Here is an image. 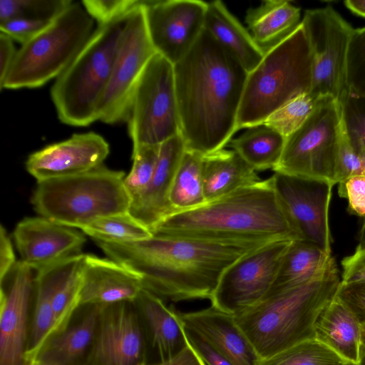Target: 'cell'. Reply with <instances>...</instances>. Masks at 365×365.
Here are the masks:
<instances>
[{"mask_svg":"<svg viewBox=\"0 0 365 365\" xmlns=\"http://www.w3.org/2000/svg\"><path fill=\"white\" fill-rule=\"evenodd\" d=\"M143 1L125 19L110 80L98 107V120L107 124L127 121L136 84L156 53L146 26Z\"/></svg>","mask_w":365,"mask_h":365,"instance_id":"12","label":"cell"},{"mask_svg":"<svg viewBox=\"0 0 365 365\" xmlns=\"http://www.w3.org/2000/svg\"><path fill=\"white\" fill-rule=\"evenodd\" d=\"M182 327L187 341L206 365H233L205 338L183 324Z\"/></svg>","mask_w":365,"mask_h":365,"instance_id":"46","label":"cell"},{"mask_svg":"<svg viewBox=\"0 0 365 365\" xmlns=\"http://www.w3.org/2000/svg\"><path fill=\"white\" fill-rule=\"evenodd\" d=\"M94 22L81 3L73 1L17 50L1 90L36 88L56 79L93 33Z\"/></svg>","mask_w":365,"mask_h":365,"instance_id":"8","label":"cell"},{"mask_svg":"<svg viewBox=\"0 0 365 365\" xmlns=\"http://www.w3.org/2000/svg\"><path fill=\"white\" fill-rule=\"evenodd\" d=\"M182 324L205 338L233 365H259L260 358L233 315L210 306L180 313Z\"/></svg>","mask_w":365,"mask_h":365,"instance_id":"22","label":"cell"},{"mask_svg":"<svg viewBox=\"0 0 365 365\" xmlns=\"http://www.w3.org/2000/svg\"><path fill=\"white\" fill-rule=\"evenodd\" d=\"M338 194L348 201V212L365 217V175H356L338 183Z\"/></svg>","mask_w":365,"mask_h":365,"instance_id":"42","label":"cell"},{"mask_svg":"<svg viewBox=\"0 0 365 365\" xmlns=\"http://www.w3.org/2000/svg\"><path fill=\"white\" fill-rule=\"evenodd\" d=\"M85 235L41 216L22 219L13 232L20 261L35 272L81 254Z\"/></svg>","mask_w":365,"mask_h":365,"instance_id":"18","label":"cell"},{"mask_svg":"<svg viewBox=\"0 0 365 365\" xmlns=\"http://www.w3.org/2000/svg\"><path fill=\"white\" fill-rule=\"evenodd\" d=\"M123 171L105 165L76 175L37 182L31 202L38 216L81 230L99 218L129 212Z\"/></svg>","mask_w":365,"mask_h":365,"instance_id":"6","label":"cell"},{"mask_svg":"<svg viewBox=\"0 0 365 365\" xmlns=\"http://www.w3.org/2000/svg\"><path fill=\"white\" fill-rule=\"evenodd\" d=\"M187 340V339H186ZM145 365H206L198 354L187 342L186 347L173 358L163 361L147 363Z\"/></svg>","mask_w":365,"mask_h":365,"instance_id":"50","label":"cell"},{"mask_svg":"<svg viewBox=\"0 0 365 365\" xmlns=\"http://www.w3.org/2000/svg\"><path fill=\"white\" fill-rule=\"evenodd\" d=\"M203 156L186 150L181 159L169 197L175 212L191 210L206 202L202 177Z\"/></svg>","mask_w":365,"mask_h":365,"instance_id":"33","label":"cell"},{"mask_svg":"<svg viewBox=\"0 0 365 365\" xmlns=\"http://www.w3.org/2000/svg\"><path fill=\"white\" fill-rule=\"evenodd\" d=\"M277 193L302 240L331 254L329 211L334 185L274 172Z\"/></svg>","mask_w":365,"mask_h":365,"instance_id":"16","label":"cell"},{"mask_svg":"<svg viewBox=\"0 0 365 365\" xmlns=\"http://www.w3.org/2000/svg\"><path fill=\"white\" fill-rule=\"evenodd\" d=\"M202 177L206 202L262 180L235 150L224 148L203 156Z\"/></svg>","mask_w":365,"mask_h":365,"instance_id":"29","label":"cell"},{"mask_svg":"<svg viewBox=\"0 0 365 365\" xmlns=\"http://www.w3.org/2000/svg\"><path fill=\"white\" fill-rule=\"evenodd\" d=\"M341 279L337 264L304 284L265 297L233 315L260 359L315 339V323L336 297Z\"/></svg>","mask_w":365,"mask_h":365,"instance_id":"4","label":"cell"},{"mask_svg":"<svg viewBox=\"0 0 365 365\" xmlns=\"http://www.w3.org/2000/svg\"><path fill=\"white\" fill-rule=\"evenodd\" d=\"M67 259L35 272L26 363L37 358L53 327V297Z\"/></svg>","mask_w":365,"mask_h":365,"instance_id":"30","label":"cell"},{"mask_svg":"<svg viewBox=\"0 0 365 365\" xmlns=\"http://www.w3.org/2000/svg\"><path fill=\"white\" fill-rule=\"evenodd\" d=\"M357 240L359 241V244L365 245V217L362 221L361 227L359 230Z\"/></svg>","mask_w":365,"mask_h":365,"instance_id":"53","label":"cell"},{"mask_svg":"<svg viewBox=\"0 0 365 365\" xmlns=\"http://www.w3.org/2000/svg\"><path fill=\"white\" fill-rule=\"evenodd\" d=\"M109 153V144L101 135L75 133L32 153L25 166L36 182H41L88 172L103 165Z\"/></svg>","mask_w":365,"mask_h":365,"instance_id":"19","label":"cell"},{"mask_svg":"<svg viewBox=\"0 0 365 365\" xmlns=\"http://www.w3.org/2000/svg\"><path fill=\"white\" fill-rule=\"evenodd\" d=\"M81 3L99 26L126 17L143 0H83Z\"/></svg>","mask_w":365,"mask_h":365,"instance_id":"41","label":"cell"},{"mask_svg":"<svg viewBox=\"0 0 365 365\" xmlns=\"http://www.w3.org/2000/svg\"><path fill=\"white\" fill-rule=\"evenodd\" d=\"M11 238L3 225L0 227V280L3 279L16 264Z\"/></svg>","mask_w":365,"mask_h":365,"instance_id":"48","label":"cell"},{"mask_svg":"<svg viewBox=\"0 0 365 365\" xmlns=\"http://www.w3.org/2000/svg\"><path fill=\"white\" fill-rule=\"evenodd\" d=\"M85 255L81 253L67 259L54 292L52 303L53 324L46 344L67 329L81 307Z\"/></svg>","mask_w":365,"mask_h":365,"instance_id":"32","label":"cell"},{"mask_svg":"<svg viewBox=\"0 0 365 365\" xmlns=\"http://www.w3.org/2000/svg\"><path fill=\"white\" fill-rule=\"evenodd\" d=\"M302 24L313 58L310 93L339 101L348 92L347 55L354 29L330 6L306 10Z\"/></svg>","mask_w":365,"mask_h":365,"instance_id":"11","label":"cell"},{"mask_svg":"<svg viewBox=\"0 0 365 365\" xmlns=\"http://www.w3.org/2000/svg\"><path fill=\"white\" fill-rule=\"evenodd\" d=\"M174 71L186 150L206 155L223 149L237 130L248 72L205 29Z\"/></svg>","mask_w":365,"mask_h":365,"instance_id":"1","label":"cell"},{"mask_svg":"<svg viewBox=\"0 0 365 365\" xmlns=\"http://www.w3.org/2000/svg\"><path fill=\"white\" fill-rule=\"evenodd\" d=\"M322 98H317L310 92L301 94L272 113L262 124L287 138L305 122Z\"/></svg>","mask_w":365,"mask_h":365,"instance_id":"36","label":"cell"},{"mask_svg":"<svg viewBox=\"0 0 365 365\" xmlns=\"http://www.w3.org/2000/svg\"><path fill=\"white\" fill-rule=\"evenodd\" d=\"M95 242L130 243L150 237L151 231L129 212L106 216L81 229Z\"/></svg>","mask_w":365,"mask_h":365,"instance_id":"34","label":"cell"},{"mask_svg":"<svg viewBox=\"0 0 365 365\" xmlns=\"http://www.w3.org/2000/svg\"><path fill=\"white\" fill-rule=\"evenodd\" d=\"M205 29L248 73L259 65L264 56L248 30L221 1L207 2Z\"/></svg>","mask_w":365,"mask_h":365,"instance_id":"24","label":"cell"},{"mask_svg":"<svg viewBox=\"0 0 365 365\" xmlns=\"http://www.w3.org/2000/svg\"><path fill=\"white\" fill-rule=\"evenodd\" d=\"M336 297L346 306L365 327V282L341 281Z\"/></svg>","mask_w":365,"mask_h":365,"instance_id":"45","label":"cell"},{"mask_svg":"<svg viewBox=\"0 0 365 365\" xmlns=\"http://www.w3.org/2000/svg\"><path fill=\"white\" fill-rule=\"evenodd\" d=\"M344 5L352 13L365 18V0H346Z\"/></svg>","mask_w":365,"mask_h":365,"instance_id":"51","label":"cell"},{"mask_svg":"<svg viewBox=\"0 0 365 365\" xmlns=\"http://www.w3.org/2000/svg\"><path fill=\"white\" fill-rule=\"evenodd\" d=\"M342 132L339 102L323 97L305 122L286 138L281 159L273 171L335 185Z\"/></svg>","mask_w":365,"mask_h":365,"instance_id":"9","label":"cell"},{"mask_svg":"<svg viewBox=\"0 0 365 365\" xmlns=\"http://www.w3.org/2000/svg\"><path fill=\"white\" fill-rule=\"evenodd\" d=\"M83 307L82 318L48 341L36 359L61 365L84 364L95 340L101 305Z\"/></svg>","mask_w":365,"mask_h":365,"instance_id":"28","label":"cell"},{"mask_svg":"<svg viewBox=\"0 0 365 365\" xmlns=\"http://www.w3.org/2000/svg\"><path fill=\"white\" fill-rule=\"evenodd\" d=\"M286 138L274 129L261 124L249 128L228 145L255 171L272 170L278 165Z\"/></svg>","mask_w":365,"mask_h":365,"instance_id":"31","label":"cell"},{"mask_svg":"<svg viewBox=\"0 0 365 365\" xmlns=\"http://www.w3.org/2000/svg\"><path fill=\"white\" fill-rule=\"evenodd\" d=\"M148 346L133 302L101 306L95 340L83 365H145Z\"/></svg>","mask_w":365,"mask_h":365,"instance_id":"14","label":"cell"},{"mask_svg":"<svg viewBox=\"0 0 365 365\" xmlns=\"http://www.w3.org/2000/svg\"><path fill=\"white\" fill-rule=\"evenodd\" d=\"M356 175H365V157L353 150L342 132L337 158V182Z\"/></svg>","mask_w":365,"mask_h":365,"instance_id":"44","label":"cell"},{"mask_svg":"<svg viewBox=\"0 0 365 365\" xmlns=\"http://www.w3.org/2000/svg\"><path fill=\"white\" fill-rule=\"evenodd\" d=\"M17 53L14 40L0 32V86L4 82Z\"/></svg>","mask_w":365,"mask_h":365,"instance_id":"49","label":"cell"},{"mask_svg":"<svg viewBox=\"0 0 365 365\" xmlns=\"http://www.w3.org/2000/svg\"><path fill=\"white\" fill-rule=\"evenodd\" d=\"M315 339L346 361L356 364L362 325L354 314L335 297L315 323Z\"/></svg>","mask_w":365,"mask_h":365,"instance_id":"26","label":"cell"},{"mask_svg":"<svg viewBox=\"0 0 365 365\" xmlns=\"http://www.w3.org/2000/svg\"><path fill=\"white\" fill-rule=\"evenodd\" d=\"M26 365H61L56 363H53L48 361L42 360L40 359H36L33 361H31L26 363Z\"/></svg>","mask_w":365,"mask_h":365,"instance_id":"54","label":"cell"},{"mask_svg":"<svg viewBox=\"0 0 365 365\" xmlns=\"http://www.w3.org/2000/svg\"><path fill=\"white\" fill-rule=\"evenodd\" d=\"M127 16L98 26L56 79L50 93L61 123L84 127L98 120V107L110 80Z\"/></svg>","mask_w":365,"mask_h":365,"instance_id":"7","label":"cell"},{"mask_svg":"<svg viewBox=\"0 0 365 365\" xmlns=\"http://www.w3.org/2000/svg\"><path fill=\"white\" fill-rule=\"evenodd\" d=\"M71 0H1L0 24L18 18L52 21Z\"/></svg>","mask_w":365,"mask_h":365,"instance_id":"37","label":"cell"},{"mask_svg":"<svg viewBox=\"0 0 365 365\" xmlns=\"http://www.w3.org/2000/svg\"><path fill=\"white\" fill-rule=\"evenodd\" d=\"M143 7L148 35L156 53L176 64L204 30L207 2L144 0Z\"/></svg>","mask_w":365,"mask_h":365,"instance_id":"15","label":"cell"},{"mask_svg":"<svg viewBox=\"0 0 365 365\" xmlns=\"http://www.w3.org/2000/svg\"><path fill=\"white\" fill-rule=\"evenodd\" d=\"M348 91L365 96V26L354 29L347 55Z\"/></svg>","mask_w":365,"mask_h":365,"instance_id":"40","label":"cell"},{"mask_svg":"<svg viewBox=\"0 0 365 365\" xmlns=\"http://www.w3.org/2000/svg\"><path fill=\"white\" fill-rule=\"evenodd\" d=\"M96 242L108 258L134 273L143 288L174 302L210 299L224 272L264 245L158 235L130 243Z\"/></svg>","mask_w":365,"mask_h":365,"instance_id":"2","label":"cell"},{"mask_svg":"<svg viewBox=\"0 0 365 365\" xmlns=\"http://www.w3.org/2000/svg\"><path fill=\"white\" fill-rule=\"evenodd\" d=\"M312 66L310 44L301 22L248 73L237 116V130L262 124L284 104L310 92Z\"/></svg>","mask_w":365,"mask_h":365,"instance_id":"5","label":"cell"},{"mask_svg":"<svg viewBox=\"0 0 365 365\" xmlns=\"http://www.w3.org/2000/svg\"><path fill=\"white\" fill-rule=\"evenodd\" d=\"M53 21V20H52ZM52 21L18 18L0 24L2 32L24 44L45 29Z\"/></svg>","mask_w":365,"mask_h":365,"instance_id":"43","label":"cell"},{"mask_svg":"<svg viewBox=\"0 0 365 365\" xmlns=\"http://www.w3.org/2000/svg\"><path fill=\"white\" fill-rule=\"evenodd\" d=\"M301 22V9L285 0L262 1L245 15L247 29L264 54L289 36Z\"/></svg>","mask_w":365,"mask_h":365,"instance_id":"25","label":"cell"},{"mask_svg":"<svg viewBox=\"0 0 365 365\" xmlns=\"http://www.w3.org/2000/svg\"><path fill=\"white\" fill-rule=\"evenodd\" d=\"M341 282H365V245L358 244L354 252L342 259Z\"/></svg>","mask_w":365,"mask_h":365,"instance_id":"47","label":"cell"},{"mask_svg":"<svg viewBox=\"0 0 365 365\" xmlns=\"http://www.w3.org/2000/svg\"><path fill=\"white\" fill-rule=\"evenodd\" d=\"M133 304L144 326L149 346L158 360H168L187 345L179 312L163 299L142 288Z\"/></svg>","mask_w":365,"mask_h":365,"instance_id":"23","label":"cell"},{"mask_svg":"<svg viewBox=\"0 0 365 365\" xmlns=\"http://www.w3.org/2000/svg\"><path fill=\"white\" fill-rule=\"evenodd\" d=\"M160 145H141L133 150V165L123 180L130 202L145 190L151 180L159 156Z\"/></svg>","mask_w":365,"mask_h":365,"instance_id":"39","label":"cell"},{"mask_svg":"<svg viewBox=\"0 0 365 365\" xmlns=\"http://www.w3.org/2000/svg\"><path fill=\"white\" fill-rule=\"evenodd\" d=\"M152 233L237 245L302 240L272 176L195 208L174 212Z\"/></svg>","mask_w":365,"mask_h":365,"instance_id":"3","label":"cell"},{"mask_svg":"<svg viewBox=\"0 0 365 365\" xmlns=\"http://www.w3.org/2000/svg\"><path fill=\"white\" fill-rule=\"evenodd\" d=\"M127 122L133 150L160 145L180 134L174 65L157 53L136 84Z\"/></svg>","mask_w":365,"mask_h":365,"instance_id":"10","label":"cell"},{"mask_svg":"<svg viewBox=\"0 0 365 365\" xmlns=\"http://www.w3.org/2000/svg\"><path fill=\"white\" fill-rule=\"evenodd\" d=\"M343 365H356V364H353V363H351V362H348V361H347V362H346V363H345L344 364H343Z\"/></svg>","mask_w":365,"mask_h":365,"instance_id":"55","label":"cell"},{"mask_svg":"<svg viewBox=\"0 0 365 365\" xmlns=\"http://www.w3.org/2000/svg\"><path fill=\"white\" fill-rule=\"evenodd\" d=\"M185 150V141L180 134L163 143L151 180L145 190L130 202V214L151 232L164 219L175 212L170 202V192Z\"/></svg>","mask_w":365,"mask_h":365,"instance_id":"20","label":"cell"},{"mask_svg":"<svg viewBox=\"0 0 365 365\" xmlns=\"http://www.w3.org/2000/svg\"><path fill=\"white\" fill-rule=\"evenodd\" d=\"M291 240L267 243L245 255L222 274L211 306L235 315L262 301L269 292Z\"/></svg>","mask_w":365,"mask_h":365,"instance_id":"13","label":"cell"},{"mask_svg":"<svg viewBox=\"0 0 365 365\" xmlns=\"http://www.w3.org/2000/svg\"><path fill=\"white\" fill-rule=\"evenodd\" d=\"M339 102L344 134L353 150L365 157V96L348 91Z\"/></svg>","mask_w":365,"mask_h":365,"instance_id":"38","label":"cell"},{"mask_svg":"<svg viewBox=\"0 0 365 365\" xmlns=\"http://www.w3.org/2000/svg\"><path fill=\"white\" fill-rule=\"evenodd\" d=\"M346 362L331 349L313 339L260 359L259 365H343Z\"/></svg>","mask_w":365,"mask_h":365,"instance_id":"35","label":"cell"},{"mask_svg":"<svg viewBox=\"0 0 365 365\" xmlns=\"http://www.w3.org/2000/svg\"><path fill=\"white\" fill-rule=\"evenodd\" d=\"M35 272L20 260L0 280V365H26Z\"/></svg>","mask_w":365,"mask_h":365,"instance_id":"17","label":"cell"},{"mask_svg":"<svg viewBox=\"0 0 365 365\" xmlns=\"http://www.w3.org/2000/svg\"><path fill=\"white\" fill-rule=\"evenodd\" d=\"M142 288L140 279L120 263L85 255L81 306L133 302Z\"/></svg>","mask_w":365,"mask_h":365,"instance_id":"21","label":"cell"},{"mask_svg":"<svg viewBox=\"0 0 365 365\" xmlns=\"http://www.w3.org/2000/svg\"><path fill=\"white\" fill-rule=\"evenodd\" d=\"M335 265L332 255L317 245L294 240L284 254L275 280L265 297L308 283Z\"/></svg>","mask_w":365,"mask_h":365,"instance_id":"27","label":"cell"},{"mask_svg":"<svg viewBox=\"0 0 365 365\" xmlns=\"http://www.w3.org/2000/svg\"><path fill=\"white\" fill-rule=\"evenodd\" d=\"M356 365H365V327L363 325L359 359Z\"/></svg>","mask_w":365,"mask_h":365,"instance_id":"52","label":"cell"}]
</instances>
